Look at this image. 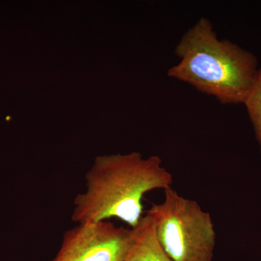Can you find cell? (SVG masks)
I'll list each match as a JSON object with an SVG mask.
<instances>
[{
  "label": "cell",
  "mask_w": 261,
  "mask_h": 261,
  "mask_svg": "<svg viewBox=\"0 0 261 261\" xmlns=\"http://www.w3.org/2000/svg\"><path fill=\"white\" fill-rule=\"evenodd\" d=\"M243 104L253 126L261 153V68H259L255 84Z\"/></svg>",
  "instance_id": "obj_6"
},
{
  "label": "cell",
  "mask_w": 261,
  "mask_h": 261,
  "mask_svg": "<svg viewBox=\"0 0 261 261\" xmlns=\"http://www.w3.org/2000/svg\"><path fill=\"white\" fill-rule=\"evenodd\" d=\"M164 195L162 203L154 204L147 214L165 252L172 261H212L216 232L211 214L172 187Z\"/></svg>",
  "instance_id": "obj_3"
},
{
  "label": "cell",
  "mask_w": 261,
  "mask_h": 261,
  "mask_svg": "<svg viewBox=\"0 0 261 261\" xmlns=\"http://www.w3.org/2000/svg\"><path fill=\"white\" fill-rule=\"evenodd\" d=\"M85 178L87 191L75 197L72 220L83 224L117 218L132 228L143 217V196L171 188L173 181L161 158L135 152L100 158Z\"/></svg>",
  "instance_id": "obj_1"
},
{
  "label": "cell",
  "mask_w": 261,
  "mask_h": 261,
  "mask_svg": "<svg viewBox=\"0 0 261 261\" xmlns=\"http://www.w3.org/2000/svg\"><path fill=\"white\" fill-rule=\"evenodd\" d=\"M175 53L179 63L170 68L168 76L223 104H243L258 73L257 57L227 39H219L205 18L185 33Z\"/></svg>",
  "instance_id": "obj_2"
},
{
  "label": "cell",
  "mask_w": 261,
  "mask_h": 261,
  "mask_svg": "<svg viewBox=\"0 0 261 261\" xmlns=\"http://www.w3.org/2000/svg\"><path fill=\"white\" fill-rule=\"evenodd\" d=\"M132 233L106 221L80 224L65 231L53 261H123Z\"/></svg>",
  "instance_id": "obj_4"
},
{
  "label": "cell",
  "mask_w": 261,
  "mask_h": 261,
  "mask_svg": "<svg viewBox=\"0 0 261 261\" xmlns=\"http://www.w3.org/2000/svg\"><path fill=\"white\" fill-rule=\"evenodd\" d=\"M132 228V243L123 261H172L161 247L153 220L149 214Z\"/></svg>",
  "instance_id": "obj_5"
}]
</instances>
